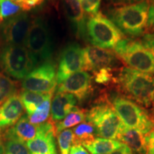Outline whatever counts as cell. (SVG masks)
I'll return each instance as SVG.
<instances>
[{
    "instance_id": "cell-24",
    "label": "cell",
    "mask_w": 154,
    "mask_h": 154,
    "mask_svg": "<svg viewBox=\"0 0 154 154\" xmlns=\"http://www.w3.org/2000/svg\"><path fill=\"white\" fill-rule=\"evenodd\" d=\"M4 154H30L26 143L5 134Z\"/></svg>"
},
{
    "instance_id": "cell-6",
    "label": "cell",
    "mask_w": 154,
    "mask_h": 154,
    "mask_svg": "<svg viewBox=\"0 0 154 154\" xmlns=\"http://www.w3.org/2000/svg\"><path fill=\"white\" fill-rule=\"evenodd\" d=\"M113 49L130 68L154 75V54L141 42L123 38Z\"/></svg>"
},
{
    "instance_id": "cell-22",
    "label": "cell",
    "mask_w": 154,
    "mask_h": 154,
    "mask_svg": "<svg viewBox=\"0 0 154 154\" xmlns=\"http://www.w3.org/2000/svg\"><path fill=\"white\" fill-rule=\"evenodd\" d=\"M73 131V144L84 146L90 143L95 139L96 130L90 123H82L75 127Z\"/></svg>"
},
{
    "instance_id": "cell-26",
    "label": "cell",
    "mask_w": 154,
    "mask_h": 154,
    "mask_svg": "<svg viewBox=\"0 0 154 154\" xmlns=\"http://www.w3.org/2000/svg\"><path fill=\"white\" fill-rule=\"evenodd\" d=\"M14 94H16L14 83L0 73V106Z\"/></svg>"
},
{
    "instance_id": "cell-9",
    "label": "cell",
    "mask_w": 154,
    "mask_h": 154,
    "mask_svg": "<svg viewBox=\"0 0 154 154\" xmlns=\"http://www.w3.org/2000/svg\"><path fill=\"white\" fill-rule=\"evenodd\" d=\"M57 84L56 67L49 61L34 68L22 82L24 90L45 94L54 93Z\"/></svg>"
},
{
    "instance_id": "cell-34",
    "label": "cell",
    "mask_w": 154,
    "mask_h": 154,
    "mask_svg": "<svg viewBox=\"0 0 154 154\" xmlns=\"http://www.w3.org/2000/svg\"><path fill=\"white\" fill-rule=\"evenodd\" d=\"M108 154H132V152L128 148V146H127L126 144L124 143L119 149Z\"/></svg>"
},
{
    "instance_id": "cell-29",
    "label": "cell",
    "mask_w": 154,
    "mask_h": 154,
    "mask_svg": "<svg viewBox=\"0 0 154 154\" xmlns=\"http://www.w3.org/2000/svg\"><path fill=\"white\" fill-rule=\"evenodd\" d=\"M94 80L100 84H109L113 79L112 69L111 68H104L94 73Z\"/></svg>"
},
{
    "instance_id": "cell-1",
    "label": "cell",
    "mask_w": 154,
    "mask_h": 154,
    "mask_svg": "<svg viewBox=\"0 0 154 154\" xmlns=\"http://www.w3.org/2000/svg\"><path fill=\"white\" fill-rule=\"evenodd\" d=\"M149 7L146 0L123 6L111 11L110 20L125 35L140 36L143 35L148 25Z\"/></svg>"
},
{
    "instance_id": "cell-8",
    "label": "cell",
    "mask_w": 154,
    "mask_h": 154,
    "mask_svg": "<svg viewBox=\"0 0 154 154\" xmlns=\"http://www.w3.org/2000/svg\"><path fill=\"white\" fill-rule=\"evenodd\" d=\"M24 46L37 64L47 62L51 58L52 44L49 29L43 20L36 19L32 21Z\"/></svg>"
},
{
    "instance_id": "cell-19",
    "label": "cell",
    "mask_w": 154,
    "mask_h": 154,
    "mask_svg": "<svg viewBox=\"0 0 154 154\" xmlns=\"http://www.w3.org/2000/svg\"><path fill=\"white\" fill-rule=\"evenodd\" d=\"M37 129L38 126L31 124L28 116L24 115L5 134L26 143L35 138Z\"/></svg>"
},
{
    "instance_id": "cell-14",
    "label": "cell",
    "mask_w": 154,
    "mask_h": 154,
    "mask_svg": "<svg viewBox=\"0 0 154 154\" xmlns=\"http://www.w3.org/2000/svg\"><path fill=\"white\" fill-rule=\"evenodd\" d=\"M91 75L86 71H79L59 84L57 92L73 94L79 101H82L91 91Z\"/></svg>"
},
{
    "instance_id": "cell-33",
    "label": "cell",
    "mask_w": 154,
    "mask_h": 154,
    "mask_svg": "<svg viewBox=\"0 0 154 154\" xmlns=\"http://www.w3.org/2000/svg\"><path fill=\"white\" fill-rule=\"evenodd\" d=\"M69 154H88V153L81 144H73Z\"/></svg>"
},
{
    "instance_id": "cell-37",
    "label": "cell",
    "mask_w": 154,
    "mask_h": 154,
    "mask_svg": "<svg viewBox=\"0 0 154 154\" xmlns=\"http://www.w3.org/2000/svg\"><path fill=\"white\" fill-rule=\"evenodd\" d=\"M116 2H141L143 0H113Z\"/></svg>"
},
{
    "instance_id": "cell-3",
    "label": "cell",
    "mask_w": 154,
    "mask_h": 154,
    "mask_svg": "<svg viewBox=\"0 0 154 154\" xmlns=\"http://www.w3.org/2000/svg\"><path fill=\"white\" fill-rule=\"evenodd\" d=\"M36 65L25 46L5 44L0 49V68L12 78L24 79Z\"/></svg>"
},
{
    "instance_id": "cell-27",
    "label": "cell",
    "mask_w": 154,
    "mask_h": 154,
    "mask_svg": "<svg viewBox=\"0 0 154 154\" xmlns=\"http://www.w3.org/2000/svg\"><path fill=\"white\" fill-rule=\"evenodd\" d=\"M74 134L71 129H65L57 134L58 145L60 154H69L73 143Z\"/></svg>"
},
{
    "instance_id": "cell-16",
    "label": "cell",
    "mask_w": 154,
    "mask_h": 154,
    "mask_svg": "<svg viewBox=\"0 0 154 154\" xmlns=\"http://www.w3.org/2000/svg\"><path fill=\"white\" fill-rule=\"evenodd\" d=\"M76 103L77 99L73 94L57 91L51 104L52 121L59 122L63 120L76 107Z\"/></svg>"
},
{
    "instance_id": "cell-32",
    "label": "cell",
    "mask_w": 154,
    "mask_h": 154,
    "mask_svg": "<svg viewBox=\"0 0 154 154\" xmlns=\"http://www.w3.org/2000/svg\"><path fill=\"white\" fill-rule=\"evenodd\" d=\"M146 154H154V130L146 136Z\"/></svg>"
},
{
    "instance_id": "cell-13",
    "label": "cell",
    "mask_w": 154,
    "mask_h": 154,
    "mask_svg": "<svg viewBox=\"0 0 154 154\" xmlns=\"http://www.w3.org/2000/svg\"><path fill=\"white\" fill-rule=\"evenodd\" d=\"M117 62L114 54L109 50L88 46L83 49V69L95 73L100 69L111 68Z\"/></svg>"
},
{
    "instance_id": "cell-15",
    "label": "cell",
    "mask_w": 154,
    "mask_h": 154,
    "mask_svg": "<svg viewBox=\"0 0 154 154\" xmlns=\"http://www.w3.org/2000/svg\"><path fill=\"white\" fill-rule=\"evenodd\" d=\"M24 112L20 96L14 94L0 106V131L13 126Z\"/></svg>"
},
{
    "instance_id": "cell-12",
    "label": "cell",
    "mask_w": 154,
    "mask_h": 154,
    "mask_svg": "<svg viewBox=\"0 0 154 154\" xmlns=\"http://www.w3.org/2000/svg\"><path fill=\"white\" fill-rule=\"evenodd\" d=\"M56 135V127L51 121L38 125L35 138L26 143L30 154H57Z\"/></svg>"
},
{
    "instance_id": "cell-11",
    "label": "cell",
    "mask_w": 154,
    "mask_h": 154,
    "mask_svg": "<svg viewBox=\"0 0 154 154\" xmlns=\"http://www.w3.org/2000/svg\"><path fill=\"white\" fill-rule=\"evenodd\" d=\"M31 22L26 14H19L6 21L2 28V36L6 44L24 46Z\"/></svg>"
},
{
    "instance_id": "cell-28",
    "label": "cell",
    "mask_w": 154,
    "mask_h": 154,
    "mask_svg": "<svg viewBox=\"0 0 154 154\" xmlns=\"http://www.w3.org/2000/svg\"><path fill=\"white\" fill-rule=\"evenodd\" d=\"M21 9V7L11 0H0V21L14 16Z\"/></svg>"
},
{
    "instance_id": "cell-31",
    "label": "cell",
    "mask_w": 154,
    "mask_h": 154,
    "mask_svg": "<svg viewBox=\"0 0 154 154\" xmlns=\"http://www.w3.org/2000/svg\"><path fill=\"white\" fill-rule=\"evenodd\" d=\"M141 44L154 54V33L145 34L142 38Z\"/></svg>"
},
{
    "instance_id": "cell-5",
    "label": "cell",
    "mask_w": 154,
    "mask_h": 154,
    "mask_svg": "<svg viewBox=\"0 0 154 154\" xmlns=\"http://www.w3.org/2000/svg\"><path fill=\"white\" fill-rule=\"evenodd\" d=\"M110 103L127 128L140 131L144 134L154 130V120L146 111L124 96H116Z\"/></svg>"
},
{
    "instance_id": "cell-36",
    "label": "cell",
    "mask_w": 154,
    "mask_h": 154,
    "mask_svg": "<svg viewBox=\"0 0 154 154\" xmlns=\"http://www.w3.org/2000/svg\"><path fill=\"white\" fill-rule=\"evenodd\" d=\"M2 136L0 134V154H4V142Z\"/></svg>"
},
{
    "instance_id": "cell-23",
    "label": "cell",
    "mask_w": 154,
    "mask_h": 154,
    "mask_svg": "<svg viewBox=\"0 0 154 154\" xmlns=\"http://www.w3.org/2000/svg\"><path fill=\"white\" fill-rule=\"evenodd\" d=\"M86 112L83 109L75 107L63 120L58 122L56 125V134H58L62 131L86 121Z\"/></svg>"
},
{
    "instance_id": "cell-4",
    "label": "cell",
    "mask_w": 154,
    "mask_h": 154,
    "mask_svg": "<svg viewBox=\"0 0 154 154\" xmlns=\"http://www.w3.org/2000/svg\"><path fill=\"white\" fill-rule=\"evenodd\" d=\"M86 121L95 128L101 138L117 139L124 125L110 103L103 102L86 112Z\"/></svg>"
},
{
    "instance_id": "cell-17",
    "label": "cell",
    "mask_w": 154,
    "mask_h": 154,
    "mask_svg": "<svg viewBox=\"0 0 154 154\" xmlns=\"http://www.w3.org/2000/svg\"><path fill=\"white\" fill-rule=\"evenodd\" d=\"M68 18L75 29L77 35L86 37V18L78 0H63Z\"/></svg>"
},
{
    "instance_id": "cell-20",
    "label": "cell",
    "mask_w": 154,
    "mask_h": 154,
    "mask_svg": "<svg viewBox=\"0 0 154 154\" xmlns=\"http://www.w3.org/2000/svg\"><path fill=\"white\" fill-rule=\"evenodd\" d=\"M123 144L116 139L96 138L91 143L84 146L91 154H108L119 149Z\"/></svg>"
},
{
    "instance_id": "cell-21",
    "label": "cell",
    "mask_w": 154,
    "mask_h": 154,
    "mask_svg": "<svg viewBox=\"0 0 154 154\" xmlns=\"http://www.w3.org/2000/svg\"><path fill=\"white\" fill-rule=\"evenodd\" d=\"M51 95H53V93H38L24 90L21 94L20 98L27 116H29L32 115L36 109Z\"/></svg>"
},
{
    "instance_id": "cell-38",
    "label": "cell",
    "mask_w": 154,
    "mask_h": 154,
    "mask_svg": "<svg viewBox=\"0 0 154 154\" xmlns=\"http://www.w3.org/2000/svg\"><path fill=\"white\" fill-rule=\"evenodd\" d=\"M153 111H154V98H153Z\"/></svg>"
},
{
    "instance_id": "cell-35",
    "label": "cell",
    "mask_w": 154,
    "mask_h": 154,
    "mask_svg": "<svg viewBox=\"0 0 154 154\" xmlns=\"http://www.w3.org/2000/svg\"><path fill=\"white\" fill-rule=\"evenodd\" d=\"M148 25L154 29V2L149 7Z\"/></svg>"
},
{
    "instance_id": "cell-2",
    "label": "cell",
    "mask_w": 154,
    "mask_h": 154,
    "mask_svg": "<svg viewBox=\"0 0 154 154\" xmlns=\"http://www.w3.org/2000/svg\"><path fill=\"white\" fill-rule=\"evenodd\" d=\"M118 83L125 94L140 105L150 107L154 98V76L124 67L120 71Z\"/></svg>"
},
{
    "instance_id": "cell-10",
    "label": "cell",
    "mask_w": 154,
    "mask_h": 154,
    "mask_svg": "<svg viewBox=\"0 0 154 154\" xmlns=\"http://www.w3.org/2000/svg\"><path fill=\"white\" fill-rule=\"evenodd\" d=\"M83 69V49L79 44H69L61 52L57 72V84Z\"/></svg>"
},
{
    "instance_id": "cell-25",
    "label": "cell",
    "mask_w": 154,
    "mask_h": 154,
    "mask_svg": "<svg viewBox=\"0 0 154 154\" xmlns=\"http://www.w3.org/2000/svg\"><path fill=\"white\" fill-rule=\"evenodd\" d=\"M51 98L52 95L49 96L32 115L28 116L31 124L38 126L46 122V121L49 119L51 110Z\"/></svg>"
},
{
    "instance_id": "cell-7",
    "label": "cell",
    "mask_w": 154,
    "mask_h": 154,
    "mask_svg": "<svg viewBox=\"0 0 154 154\" xmlns=\"http://www.w3.org/2000/svg\"><path fill=\"white\" fill-rule=\"evenodd\" d=\"M86 32L94 47L101 49H114L123 39L122 33L110 19L101 13L93 15L86 23Z\"/></svg>"
},
{
    "instance_id": "cell-18",
    "label": "cell",
    "mask_w": 154,
    "mask_h": 154,
    "mask_svg": "<svg viewBox=\"0 0 154 154\" xmlns=\"http://www.w3.org/2000/svg\"><path fill=\"white\" fill-rule=\"evenodd\" d=\"M117 140L128 146L132 154H146V136L140 131L124 126Z\"/></svg>"
},
{
    "instance_id": "cell-30",
    "label": "cell",
    "mask_w": 154,
    "mask_h": 154,
    "mask_svg": "<svg viewBox=\"0 0 154 154\" xmlns=\"http://www.w3.org/2000/svg\"><path fill=\"white\" fill-rule=\"evenodd\" d=\"M21 7L22 10L28 11L40 5L44 0H11Z\"/></svg>"
}]
</instances>
